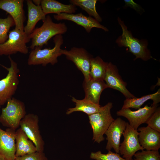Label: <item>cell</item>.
<instances>
[{"label": "cell", "mask_w": 160, "mask_h": 160, "mask_svg": "<svg viewBox=\"0 0 160 160\" xmlns=\"http://www.w3.org/2000/svg\"><path fill=\"white\" fill-rule=\"evenodd\" d=\"M108 63L99 56L92 57L90 62V79L104 80Z\"/></svg>", "instance_id": "24"}, {"label": "cell", "mask_w": 160, "mask_h": 160, "mask_svg": "<svg viewBox=\"0 0 160 160\" xmlns=\"http://www.w3.org/2000/svg\"><path fill=\"white\" fill-rule=\"evenodd\" d=\"M6 107L2 109L0 122L8 128L16 130L26 114L24 103L14 97L7 102Z\"/></svg>", "instance_id": "5"}, {"label": "cell", "mask_w": 160, "mask_h": 160, "mask_svg": "<svg viewBox=\"0 0 160 160\" xmlns=\"http://www.w3.org/2000/svg\"><path fill=\"white\" fill-rule=\"evenodd\" d=\"M15 140L16 157L37 151L33 143L20 127L16 130Z\"/></svg>", "instance_id": "20"}, {"label": "cell", "mask_w": 160, "mask_h": 160, "mask_svg": "<svg viewBox=\"0 0 160 160\" xmlns=\"http://www.w3.org/2000/svg\"><path fill=\"white\" fill-rule=\"evenodd\" d=\"M28 18L24 32L28 35L30 34L35 29L37 23L40 20L44 21L46 15L44 12L41 5H36L31 0L26 1Z\"/></svg>", "instance_id": "18"}, {"label": "cell", "mask_w": 160, "mask_h": 160, "mask_svg": "<svg viewBox=\"0 0 160 160\" xmlns=\"http://www.w3.org/2000/svg\"><path fill=\"white\" fill-rule=\"evenodd\" d=\"M10 66L7 67L2 65L8 71L7 76L0 80V107L9 99L12 98L17 89L19 81L18 75L20 70L17 64L8 56Z\"/></svg>", "instance_id": "6"}, {"label": "cell", "mask_w": 160, "mask_h": 160, "mask_svg": "<svg viewBox=\"0 0 160 160\" xmlns=\"http://www.w3.org/2000/svg\"><path fill=\"white\" fill-rule=\"evenodd\" d=\"M137 130L132 127L128 122L123 134L124 140L120 144L119 154L126 160H132L135 154L139 151L144 150L138 140Z\"/></svg>", "instance_id": "10"}, {"label": "cell", "mask_w": 160, "mask_h": 160, "mask_svg": "<svg viewBox=\"0 0 160 160\" xmlns=\"http://www.w3.org/2000/svg\"><path fill=\"white\" fill-rule=\"evenodd\" d=\"M118 153H114L111 151H108L106 154L103 153L99 151L96 152H92L90 156V158L95 160H126Z\"/></svg>", "instance_id": "27"}, {"label": "cell", "mask_w": 160, "mask_h": 160, "mask_svg": "<svg viewBox=\"0 0 160 160\" xmlns=\"http://www.w3.org/2000/svg\"><path fill=\"white\" fill-rule=\"evenodd\" d=\"M132 160H160L159 151L144 150L137 152Z\"/></svg>", "instance_id": "28"}, {"label": "cell", "mask_w": 160, "mask_h": 160, "mask_svg": "<svg viewBox=\"0 0 160 160\" xmlns=\"http://www.w3.org/2000/svg\"><path fill=\"white\" fill-rule=\"evenodd\" d=\"M125 3L124 7H130L131 8L135 10L140 14L144 12V9L138 4L135 3L132 0H124Z\"/></svg>", "instance_id": "31"}, {"label": "cell", "mask_w": 160, "mask_h": 160, "mask_svg": "<svg viewBox=\"0 0 160 160\" xmlns=\"http://www.w3.org/2000/svg\"><path fill=\"white\" fill-rule=\"evenodd\" d=\"M0 160H7L3 156L0 155Z\"/></svg>", "instance_id": "33"}, {"label": "cell", "mask_w": 160, "mask_h": 160, "mask_svg": "<svg viewBox=\"0 0 160 160\" xmlns=\"http://www.w3.org/2000/svg\"><path fill=\"white\" fill-rule=\"evenodd\" d=\"M23 0H0V9L9 14L15 23V28L24 32L25 20Z\"/></svg>", "instance_id": "14"}, {"label": "cell", "mask_w": 160, "mask_h": 160, "mask_svg": "<svg viewBox=\"0 0 160 160\" xmlns=\"http://www.w3.org/2000/svg\"><path fill=\"white\" fill-rule=\"evenodd\" d=\"M14 160H48L44 152L36 151L21 156L15 157Z\"/></svg>", "instance_id": "30"}, {"label": "cell", "mask_w": 160, "mask_h": 160, "mask_svg": "<svg viewBox=\"0 0 160 160\" xmlns=\"http://www.w3.org/2000/svg\"><path fill=\"white\" fill-rule=\"evenodd\" d=\"M39 122L37 115L29 113L22 119L20 127L33 143L37 151L44 152V143L40 134Z\"/></svg>", "instance_id": "8"}, {"label": "cell", "mask_w": 160, "mask_h": 160, "mask_svg": "<svg viewBox=\"0 0 160 160\" xmlns=\"http://www.w3.org/2000/svg\"><path fill=\"white\" fill-rule=\"evenodd\" d=\"M138 140L144 150L159 151L160 148V132L148 126L138 128Z\"/></svg>", "instance_id": "17"}, {"label": "cell", "mask_w": 160, "mask_h": 160, "mask_svg": "<svg viewBox=\"0 0 160 160\" xmlns=\"http://www.w3.org/2000/svg\"><path fill=\"white\" fill-rule=\"evenodd\" d=\"M31 40L24 32L15 28L9 32L8 38L0 44V55H10L18 52L26 54L28 52L26 43Z\"/></svg>", "instance_id": "7"}, {"label": "cell", "mask_w": 160, "mask_h": 160, "mask_svg": "<svg viewBox=\"0 0 160 160\" xmlns=\"http://www.w3.org/2000/svg\"><path fill=\"white\" fill-rule=\"evenodd\" d=\"M145 123L147 124V126L160 132V107L157 108Z\"/></svg>", "instance_id": "29"}, {"label": "cell", "mask_w": 160, "mask_h": 160, "mask_svg": "<svg viewBox=\"0 0 160 160\" xmlns=\"http://www.w3.org/2000/svg\"><path fill=\"white\" fill-rule=\"evenodd\" d=\"M151 100L153 101L152 105H157L160 102V89H159L156 92L143 96L140 98L136 97L126 99L124 102L121 108H133L138 109L146 102Z\"/></svg>", "instance_id": "22"}, {"label": "cell", "mask_w": 160, "mask_h": 160, "mask_svg": "<svg viewBox=\"0 0 160 160\" xmlns=\"http://www.w3.org/2000/svg\"><path fill=\"white\" fill-rule=\"evenodd\" d=\"M83 87L85 92L84 99L97 104H100V98L102 92L108 88L104 80L91 79L87 81H84Z\"/></svg>", "instance_id": "19"}, {"label": "cell", "mask_w": 160, "mask_h": 160, "mask_svg": "<svg viewBox=\"0 0 160 160\" xmlns=\"http://www.w3.org/2000/svg\"><path fill=\"white\" fill-rule=\"evenodd\" d=\"M117 20L122 30V34L116 40V43L120 47H126L128 52L136 57L135 60L140 58L146 61L152 57L148 48V42L145 39H139L133 37L131 32L127 29L123 21L118 17Z\"/></svg>", "instance_id": "2"}, {"label": "cell", "mask_w": 160, "mask_h": 160, "mask_svg": "<svg viewBox=\"0 0 160 160\" xmlns=\"http://www.w3.org/2000/svg\"><path fill=\"white\" fill-rule=\"evenodd\" d=\"M16 130L8 128L6 130L0 127V155L7 160L15 158Z\"/></svg>", "instance_id": "16"}, {"label": "cell", "mask_w": 160, "mask_h": 160, "mask_svg": "<svg viewBox=\"0 0 160 160\" xmlns=\"http://www.w3.org/2000/svg\"><path fill=\"white\" fill-rule=\"evenodd\" d=\"M54 18L57 21L66 20L73 21L83 27L87 33H90L93 28L102 29L105 31L108 29L101 25L94 18L84 15L81 13L74 14L61 13L54 15Z\"/></svg>", "instance_id": "15"}, {"label": "cell", "mask_w": 160, "mask_h": 160, "mask_svg": "<svg viewBox=\"0 0 160 160\" xmlns=\"http://www.w3.org/2000/svg\"><path fill=\"white\" fill-rule=\"evenodd\" d=\"M104 81L108 88L119 91L126 99L136 97L127 89V84L122 79L116 66L111 62L108 63Z\"/></svg>", "instance_id": "13"}, {"label": "cell", "mask_w": 160, "mask_h": 160, "mask_svg": "<svg viewBox=\"0 0 160 160\" xmlns=\"http://www.w3.org/2000/svg\"><path fill=\"white\" fill-rule=\"evenodd\" d=\"M158 105L149 106L148 105L137 110L132 111L129 108H121L118 111L116 115L126 118L129 125L133 128L137 130L142 124L145 123L148 119L155 111Z\"/></svg>", "instance_id": "11"}, {"label": "cell", "mask_w": 160, "mask_h": 160, "mask_svg": "<svg viewBox=\"0 0 160 160\" xmlns=\"http://www.w3.org/2000/svg\"><path fill=\"white\" fill-rule=\"evenodd\" d=\"M127 122L120 118H117L111 123L106 131L107 140L106 149L108 151L113 149L119 153L120 140L126 127Z\"/></svg>", "instance_id": "12"}, {"label": "cell", "mask_w": 160, "mask_h": 160, "mask_svg": "<svg viewBox=\"0 0 160 160\" xmlns=\"http://www.w3.org/2000/svg\"><path fill=\"white\" fill-rule=\"evenodd\" d=\"M53 41L55 45L52 48L42 49L36 47L32 49L29 55L28 64L29 65H41L45 66L48 64L53 65L57 63V58L62 55L61 47L64 42L62 35L55 36Z\"/></svg>", "instance_id": "3"}, {"label": "cell", "mask_w": 160, "mask_h": 160, "mask_svg": "<svg viewBox=\"0 0 160 160\" xmlns=\"http://www.w3.org/2000/svg\"><path fill=\"white\" fill-rule=\"evenodd\" d=\"M43 22L40 27L35 28L28 35L31 39L30 48L32 50L36 47L41 48L44 45L47 44L52 38L57 35L63 34L67 31L68 28L65 23H55L49 15L46 16Z\"/></svg>", "instance_id": "1"}, {"label": "cell", "mask_w": 160, "mask_h": 160, "mask_svg": "<svg viewBox=\"0 0 160 160\" xmlns=\"http://www.w3.org/2000/svg\"><path fill=\"white\" fill-rule=\"evenodd\" d=\"M72 100L75 103L76 106L67 110L66 112L67 115L74 112L81 111L89 116L97 112L101 107L100 104H96L84 98L79 100L72 97Z\"/></svg>", "instance_id": "23"}, {"label": "cell", "mask_w": 160, "mask_h": 160, "mask_svg": "<svg viewBox=\"0 0 160 160\" xmlns=\"http://www.w3.org/2000/svg\"><path fill=\"white\" fill-rule=\"evenodd\" d=\"M61 52L62 55H64L67 59L73 62L83 73L84 81L90 79V62L92 57L85 49L73 47L69 50L61 49Z\"/></svg>", "instance_id": "9"}, {"label": "cell", "mask_w": 160, "mask_h": 160, "mask_svg": "<svg viewBox=\"0 0 160 160\" xmlns=\"http://www.w3.org/2000/svg\"><path fill=\"white\" fill-rule=\"evenodd\" d=\"M113 104L109 102L101 106L97 112L88 116L89 122L93 131L92 140L98 143L105 140L103 135L115 120L111 110Z\"/></svg>", "instance_id": "4"}, {"label": "cell", "mask_w": 160, "mask_h": 160, "mask_svg": "<svg viewBox=\"0 0 160 160\" xmlns=\"http://www.w3.org/2000/svg\"><path fill=\"white\" fill-rule=\"evenodd\" d=\"M41 0H32L33 3L36 5H41Z\"/></svg>", "instance_id": "32"}, {"label": "cell", "mask_w": 160, "mask_h": 160, "mask_svg": "<svg viewBox=\"0 0 160 160\" xmlns=\"http://www.w3.org/2000/svg\"><path fill=\"white\" fill-rule=\"evenodd\" d=\"M14 25V21L10 15L6 18H0V44L7 40L9 36L8 33L10 28Z\"/></svg>", "instance_id": "26"}, {"label": "cell", "mask_w": 160, "mask_h": 160, "mask_svg": "<svg viewBox=\"0 0 160 160\" xmlns=\"http://www.w3.org/2000/svg\"><path fill=\"white\" fill-rule=\"evenodd\" d=\"M41 6L46 15L50 13L73 14L77 10L76 7L73 5L64 4L55 0H41Z\"/></svg>", "instance_id": "21"}, {"label": "cell", "mask_w": 160, "mask_h": 160, "mask_svg": "<svg viewBox=\"0 0 160 160\" xmlns=\"http://www.w3.org/2000/svg\"><path fill=\"white\" fill-rule=\"evenodd\" d=\"M97 0H70V4L78 6L86 11L89 16H92L99 22L102 19L98 13L96 9Z\"/></svg>", "instance_id": "25"}]
</instances>
